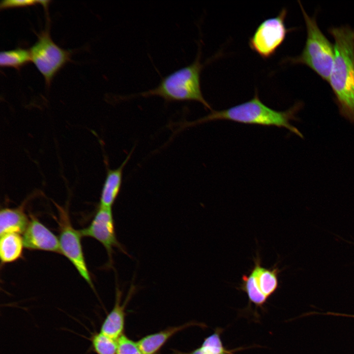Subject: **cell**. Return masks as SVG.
Listing matches in <instances>:
<instances>
[{
  "mask_svg": "<svg viewBox=\"0 0 354 354\" xmlns=\"http://www.w3.org/2000/svg\"><path fill=\"white\" fill-rule=\"evenodd\" d=\"M38 3V0H5L0 2V8L4 9L31 6Z\"/></svg>",
  "mask_w": 354,
  "mask_h": 354,
  "instance_id": "44dd1931",
  "label": "cell"
},
{
  "mask_svg": "<svg viewBox=\"0 0 354 354\" xmlns=\"http://www.w3.org/2000/svg\"><path fill=\"white\" fill-rule=\"evenodd\" d=\"M23 235L24 245L26 248L60 253L59 238L32 215Z\"/></svg>",
  "mask_w": 354,
  "mask_h": 354,
  "instance_id": "9c48e42d",
  "label": "cell"
},
{
  "mask_svg": "<svg viewBox=\"0 0 354 354\" xmlns=\"http://www.w3.org/2000/svg\"><path fill=\"white\" fill-rule=\"evenodd\" d=\"M31 61L30 50L18 48L2 51L0 53V65L1 67H10L19 69Z\"/></svg>",
  "mask_w": 354,
  "mask_h": 354,
  "instance_id": "ac0fdd59",
  "label": "cell"
},
{
  "mask_svg": "<svg viewBox=\"0 0 354 354\" xmlns=\"http://www.w3.org/2000/svg\"><path fill=\"white\" fill-rule=\"evenodd\" d=\"M37 37V40L30 49L31 59L49 86L56 73L70 60L71 52L53 41L48 27Z\"/></svg>",
  "mask_w": 354,
  "mask_h": 354,
  "instance_id": "5b68a950",
  "label": "cell"
},
{
  "mask_svg": "<svg viewBox=\"0 0 354 354\" xmlns=\"http://www.w3.org/2000/svg\"><path fill=\"white\" fill-rule=\"evenodd\" d=\"M335 57L328 82L334 95L339 114L354 123V29L332 27Z\"/></svg>",
  "mask_w": 354,
  "mask_h": 354,
  "instance_id": "6da1fadb",
  "label": "cell"
},
{
  "mask_svg": "<svg viewBox=\"0 0 354 354\" xmlns=\"http://www.w3.org/2000/svg\"><path fill=\"white\" fill-rule=\"evenodd\" d=\"M326 314L328 315H333V316L349 317L354 318V315H349V314H345L338 313H333V312H328V313H326Z\"/></svg>",
  "mask_w": 354,
  "mask_h": 354,
  "instance_id": "7402d4cb",
  "label": "cell"
},
{
  "mask_svg": "<svg viewBox=\"0 0 354 354\" xmlns=\"http://www.w3.org/2000/svg\"><path fill=\"white\" fill-rule=\"evenodd\" d=\"M254 265L251 270L254 274L257 286L261 292L268 299L279 288V274L280 270L277 264L271 268L263 267L258 252L254 258Z\"/></svg>",
  "mask_w": 354,
  "mask_h": 354,
  "instance_id": "7c38bea8",
  "label": "cell"
},
{
  "mask_svg": "<svg viewBox=\"0 0 354 354\" xmlns=\"http://www.w3.org/2000/svg\"><path fill=\"white\" fill-rule=\"evenodd\" d=\"M117 342L116 354H144L137 342L133 341L124 334L118 339Z\"/></svg>",
  "mask_w": 354,
  "mask_h": 354,
  "instance_id": "ffe728a7",
  "label": "cell"
},
{
  "mask_svg": "<svg viewBox=\"0 0 354 354\" xmlns=\"http://www.w3.org/2000/svg\"><path fill=\"white\" fill-rule=\"evenodd\" d=\"M287 14L286 9L283 8L276 16L266 19L250 38L249 47L263 59L269 58L275 54L291 30L285 23Z\"/></svg>",
  "mask_w": 354,
  "mask_h": 354,
  "instance_id": "52a82bcc",
  "label": "cell"
},
{
  "mask_svg": "<svg viewBox=\"0 0 354 354\" xmlns=\"http://www.w3.org/2000/svg\"><path fill=\"white\" fill-rule=\"evenodd\" d=\"M204 64L201 62V52L199 51L193 62L162 78L155 88L121 98L158 96L166 101H195L211 110L210 105L203 95L201 87L200 76Z\"/></svg>",
  "mask_w": 354,
  "mask_h": 354,
  "instance_id": "3957f363",
  "label": "cell"
},
{
  "mask_svg": "<svg viewBox=\"0 0 354 354\" xmlns=\"http://www.w3.org/2000/svg\"><path fill=\"white\" fill-rule=\"evenodd\" d=\"M117 340L100 332L94 333L91 337L92 349L97 354H116Z\"/></svg>",
  "mask_w": 354,
  "mask_h": 354,
  "instance_id": "d6986e66",
  "label": "cell"
},
{
  "mask_svg": "<svg viewBox=\"0 0 354 354\" xmlns=\"http://www.w3.org/2000/svg\"><path fill=\"white\" fill-rule=\"evenodd\" d=\"M224 329L217 327L213 333L205 338L202 344L196 349L189 353L177 354H235L239 351L252 348L238 347L233 349L227 348L221 339V334Z\"/></svg>",
  "mask_w": 354,
  "mask_h": 354,
  "instance_id": "9a60e30c",
  "label": "cell"
},
{
  "mask_svg": "<svg viewBox=\"0 0 354 354\" xmlns=\"http://www.w3.org/2000/svg\"><path fill=\"white\" fill-rule=\"evenodd\" d=\"M54 204L59 214L57 220L59 228V240L60 253L68 259L81 277L93 289V285L83 251L80 231L73 228L67 208L56 203Z\"/></svg>",
  "mask_w": 354,
  "mask_h": 354,
  "instance_id": "8992f818",
  "label": "cell"
},
{
  "mask_svg": "<svg viewBox=\"0 0 354 354\" xmlns=\"http://www.w3.org/2000/svg\"><path fill=\"white\" fill-rule=\"evenodd\" d=\"M24 247L23 237L17 233H7L0 236V258L1 262H13L22 255Z\"/></svg>",
  "mask_w": 354,
  "mask_h": 354,
  "instance_id": "2e32d148",
  "label": "cell"
},
{
  "mask_svg": "<svg viewBox=\"0 0 354 354\" xmlns=\"http://www.w3.org/2000/svg\"><path fill=\"white\" fill-rule=\"evenodd\" d=\"M237 289L246 294L249 305L252 303L256 309L260 308L264 310V306L268 299L258 289L254 274L251 270L249 274L242 275L241 283Z\"/></svg>",
  "mask_w": 354,
  "mask_h": 354,
  "instance_id": "e0dca14e",
  "label": "cell"
},
{
  "mask_svg": "<svg viewBox=\"0 0 354 354\" xmlns=\"http://www.w3.org/2000/svg\"><path fill=\"white\" fill-rule=\"evenodd\" d=\"M133 150L132 149L131 151L118 168H107L106 178L101 192L99 206L112 208L114 204L121 188L124 168L130 159Z\"/></svg>",
  "mask_w": 354,
  "mask_h": 354,
  "instance_id": "8fae6325",
  "label": "cell"
},
{
  "mask_svg": "<svg viewBox=\"0 0 354 354\" xmlns=\"http://www.w3.org/2000/svg\"><path fill=\"white\" fill-rule=\"evenodd\" d=\"M80 231L82 236L93 238L103 245L108 256L107 265L109 267L113 265V254L115 248L129 255L117 237L112 208L99 206L90 224Z\"/></svg>",
  "mask_w": 354,
  "mask_h": 354,
  "instance_id": "ba28073f",
  "label": "cell"
},
{
  "mask_svg": "<svg viewBox=\"0 0 354 354\" xmlns=\"http://www.w3.org/2000/svg\"><path fill=\"white\" fill-rule=\"evenodd\" d=\"M302 107L303 103L298 101L286 111H276L265 105L260 100L256 90L253 97L246 102L223 110H211L207 116L192 122H185L181 127L184 128L223 119L244 124L285 128L303 138V134L290 123L291 120H298L296 114Z\"/></svg>",
  "mask_w": 354,
  "mask_h": 354,
  "instance_id": "7a4b0ae2",
  "label": "cell"
},
{
  "mask_svg": "<svg viewBox=\"0 0 354 354\" xmlns=\"http://www.w3.org/2000/svg\"><path fill=\"white\" fill-rule=\"evenodd\" d=\"M133 287H131L127 298L122 304L120 303L121 292L118 288H117L114 306L104 320L100 328V332L117 340L123 334L125 304L133 291Z\"/></svg>",
  "mask_w": 354,
  "mask_h": 354,
  "instance_id": "30bf717a",
  "label": "cell"
},
{
  "mask_svg": "<svg viewBox=\"0 0 354 354\" xmlns=\"http://www.w3.org/2000/svg\"><path fill=\"white\" fill-rule=\"evenodd\" d=\"M298 3L306 25V39L301 53L286 60L292 63L306 65L328 82L335 57L334 45L321 30L315 17H310L299 1Z\"/></svg>",
  "mask_w": 354,
  "mask_h": 354,
  "instance_id": "277c9868",
  "label": "cell"
},
{
  "mask_svg": "<svg viewBox=\"0 0 354 354\" xmlns=\"http://www.w3.org/2000/svg\"><path fill=\"white\" fill-rule=\"evenodd\" d=\"M29 222L24 205L14 208H2L0 211V236L7 233L23 234Z\"/></svg>",
  "mask_w": 354,
  "mask_h": 354,
  "instance_id": "5bb4252c",
  "label": "cell"
},
{
  "mask_svg": "<svg viewBox=\"0 0 354 354\" xmlns=\"http://www.w3.org/2000/svg\"><path fill=\"white\" fill-rule=\"evenodd\" d=\"M196 325L205 327V324H203L189 322L147 335L139 340L137 343L144 354H157L168 340L176 333L188 327Z\"/></svg>",
  "mask_w": 354,
  "mask_h": 354,
  "instance_id": "4fadbf2b",
  "label": "cell"
}]
</instances>
